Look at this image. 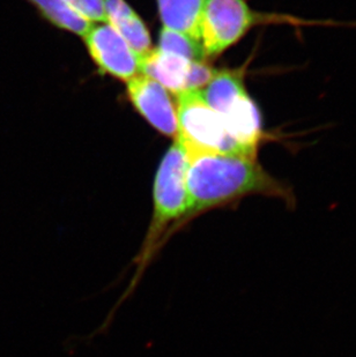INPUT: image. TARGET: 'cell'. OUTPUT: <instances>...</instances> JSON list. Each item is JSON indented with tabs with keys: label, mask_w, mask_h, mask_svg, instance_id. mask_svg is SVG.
<instances>
[{
	"label": "cell",
	"mask_w": 356,
	"mask_h": 357,
	"mask_svg": "<svg viewBox=\"0 0 356 357\" xmlns=\"http://www.w3.org/2000/svg\"><path fill=\"white\" fill-rule=\"evenodd\" d=\"M142 75L158 81L175 95L200 91L214 75L215 68L206 61H193L177 54L151 49L140 59Z\"/></svg>",
	"instance_id": "5b68a950"
},
{
	"label": "cell",
	"mask_w": 356,
	"mask_h": 357,
	"mask_svg": "<svg viewBox=\"0 0 356 357\" xmlns=\"http://www.w3.org/2000/svg\"><path fill=\"white\" fill-rule=\"evenodd\" d=\"M107 24L128 42L140 59L151 51L149 31L142 17L125 0H105Z\"/></svg>",
	"instance_id": "ba28073f"
},
{
	"label": "cell",
	"mask_w": 356,
	"mask_h": 357,
	"mask_svg": "<svg viewBox=\"0 0 356 357\" xmlns=\"http://www.w3.org/2000/svg\"><path fill=\"white\" fill-rule=\"evenodd\" d=\"M177 98V140L188 159L205 154H243L225 123L202 96L200 91H184Z\"/></svg>",
	"instance_id": "277c9868"
},
{
	"label": "cell",
	"mask_w": 356,
	"mask_h": 357,
	"mask_svg": "<svg viewBox=\"0 0 356 357\" xmlns=\"http://www.w3.org/2000/svg\"><path fill=\"white\" fill-rule=\"evenodd\" d=\"M253 196L279 199L289 211L297 205L290 184L269 174L258 158L235 154L191 158L186 175V211L177 234L206 213L235 208L243 199Z\"/></svg>",
	"instance_id": "6da1fadb"
},
{
	"label": "cell",
	"mask_w": 356,
	"mask_h": 357,
	"mask_svg": "<svg viewBox=\"0 0 356 357\" xmlns=\"http://www.w3.org/2000/svg\"><path fill=\"white\" fill-rule=\"evenodd\" d=\"M36 7L40 15L54 27L61 28L84 38L93 24L81 17L64 0H27Z\"/></svg>",
	"instance_id": "30bf717a"
},
{
	"label": "cell",
	"mask_w": 356,
	"mask_h": 357,
	"mask_svg": "<svg viewBox=\"0 0 356 357\" xmlns=\"http://www.w3.org/2000/svg\"><path fill=\"white\" fill-rule=\"evenodd\" d=\"M158 50L177 54L193 61H205L206 56L199 40L169 28H162Z\"/></svg>",
	"instance_id": "8fae6325"
},
{
	"label": "cell",
	"mask_w": 356,
	"mask_h": 357,
	"mask_svg": "<svg viewBox=\"0 0 356 357\" xmlns=\"http://www.w3.org/2000/svg\"><path fill=\"white\" fill-rule=\"evenodd\" d=\"M287 24L292 27L343 26L333 20H311L292 14L259 12L248 0H206L200 20V43L206 58L218 57L239 43L253 28Z\"/></svg>",
	"instance_id": "7a4b0ae2"
},
{
	"label": "cell",
	"mask_w": 356,
	"mask_h": 357,
	"mask_svg": "<svg viewBox=\"0 0 356 357\" xmlns=\"http://www.w3.org/2000/svg\"><path fill=\"white\" fill-rule=\"evenodd\" d=\"M91 59L102 73L128 82L140 75V58L109 24L91 26L84 36Z\"/></svg>",
	"instance_id": "8992f818"
},
{
	"label": "cell",
	"mask_w": 356,
	"mask_h": 357,
	"mask_svg": "<svg viewBox=\"0 0 356 357\" xmlns=\"http://www.w3.org/2000/svg\"><path fill=\"white\" fill-rule=\"evenodd\" d=\"M126 84L128 98L137 112L162 135L177 138V107L168 91L142 73Z\"/></svg>",
	"instance_id": "52a82bcc"
},
{
	"label": "cell",
	"mask_w": 356,
	"mask_h": 357,
	"mask_svg": "<svg viewBox=\"0 0 356 357\" xmlns=\"http://www.w3.org/2000/svg\"><path fill=\"white\" fill-rule=\"evenodd\" d=\"M246 68L248 63L241 68L216 70L200 93L206 103L220 115L243 154L257 158L266 133L258 105L246 89Z\"/></svg>",
	"instance_id": "3957f363"
},
{
	"label": "cell",
	"mask_w": 356,
	"mask_h": 357,
	"mask_svg": "<svg viewBox=\"0 0 356 357\" xmlns=\"http://www.w3.org/2000/svg\"><path fill=\"white\" fill-rule=\"evenodd\" d=\"M89 22L107 24L105 0H64Z\"/></svg>",
	"instance_id": "7c38bea8"
},
{
	"label": "cell",
	"mask_w": 356,
	"mask_h": 357,
	"mask_svg": "<svg viewBox=\"0 0 356 357\" xmlns=\"http://www.w3.org/2000/svg\"><path fill=\"white\" fill-rule=\"evenodd\" d=\"M206 0H158L163 27L200 42V20Z\"/></svg>",
	"instance_id": "9c48e42d"
}]
</instances>
